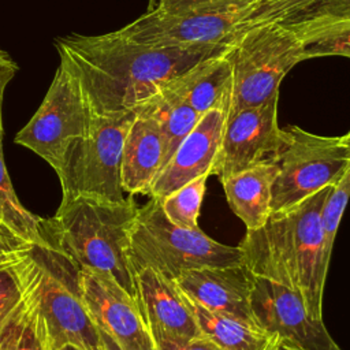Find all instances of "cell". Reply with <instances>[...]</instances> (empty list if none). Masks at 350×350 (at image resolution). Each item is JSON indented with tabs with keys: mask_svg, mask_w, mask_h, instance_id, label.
<instances>
[{
	"mask_svg": "<svg viewBox=\"0 0 350 350\" xmlns=\"http://www.w3.org/2000/svg\"><path fill=\"white\" fill-rule=\"evenodd\" d=\"M250 271L239 264L189 269L175 283L198 305L257 327L250 306Z\"/></svg>",
	"mask_w": 350,
	"mask_h": 350,
	"instance_id": "obj_16",
	"label": "cell"
},
{
	"mask_svg": "<svg viewBox=\"0 0 350 350\" xmlns=\"http://www.w3.org/2000/svg\"><path fill=\"white\" fill-rule=\"evenodd\" d=\"M302 57L345 56L350 59V19L297 34Z\"/></svg>",
	"mask_w": 350,
	"mask_h": 350,
	"instance_id": "obj_26",
	"label": "cell"
},
{
	"mask_svg": "<svg viewBox=\"0 0 350 350\" xmlns=\"http://www.w3.org/2000/svg\"><path fill=\"white\" fill-rule=\"evenodd\" d=\"M206 179V175L198 176L160 200L161 209L170 221L183 228H198Z\"/></svg>",
	"mask_w": 350,
	"mask_h": 350,
	"instance_id": "obj_25",
	"label": "cell"
},
{
	"mask_svg": "<svg viewBox=\"0 0 350 350\" xmlns=\"http://www.w3.org/2000/svg\"><path fill=\"white\" fill-rule=\"evenodd\" d=\"M8 59H11V57L4 51L0 49V60H8Z\"/></svg>",
	"mask_w": 350,
	"mask_h": 350,
	"instance_id": "obj_36",
	"label": "cell"
},
{
	"mask_svg": "<svg viewBox=\"0 0 350 350\" xmlns=\"http://www.w3.org/2000/svg\"><path fill=\"white\" fill-rule=\"evenodd\" d=\"M25 288L19 260L0 264V324L19 302Z\"/></svg>",
	"mask_w": 350,
	"mask_h": 350,
	"instance_id": "obj_28",
	"label": "cell"
},
{
	"mask_svg": "<svg viewBox=\"0 0 350 350\" xmlns=\"http://www.w3.org/2000/svg\"><path fill=\"white\" fill-rule=\"evenodd\" d=\"M278 103L279 92L260 105L227 116L212 175L223 180L260 163L275 161L283 144V129L278 124Z\"/></svg>",
	"mask_w": 350,
	"mask_h": 350,
	"instance_id": "obj_12",
	"label": "cell"
},
{
	"mask_svg": "<svg viewBox=\"0 0 350 350\" xmlns=\"http://www.w3.org/2000/svg\"><path fill=\"white\" fill-rule=\"evenodd\" d=\"M156 350H224L204 335L194 338L185 343H165L157 345Z\"/></svg>",
	"mask_w": 350,
	"mask_h": 350,
	"instance_id": "obj_31",
	"label": "cell"
},
{
	"mask_svg": "<svg viewBox=\"0 0 350 350\" xmlns=\"http://www.w3.org/2000/svg\"><path fill=\"white\" fill-rule=\"evenodd\" d=\"M90 119L92 109L79 77L70 63L60 57L41 105L14 141L33 150L57 174L70 146L86 134Z\"/></svg>",
	"mask_w": 350,
	"mask_h": 350,
	"instance_id": "obj_9",
	"label": "cell"
},
{
	"mask_svg": "<svg viewBox=\"0 0 350 350\" xmlns=\"http://www.w3.org/2000/svg\"><path fill=\"white\" fill-rule=\"evenodd\" d=\"M271 350H304V349H301V347H298L295 345H291V343H288L286 340H276Z\"/></svg>",
	"mask_w": 350,
	"mask_h": 350,
	"instance_id": "obj_34",
	"label": "cell"
},
{
	"mask_svg": "<svg viewBox=\"0 0 350 350\" xmlns=\"http://www.w3.org/2000/svg\"><path fill=\"white\" fill-rule=\"evenodd\" d=\"M137 209L131 196L119 202L74 197L62 201L55 216L42 220V237L79 267L111 276L137 299L130 260V234Z\"/></svg>",
	"mask_w": 350,
	"mask_h": 350,
	"instance_id": "obj_3",
	"label": "cell"
},
{
	"mask_svg": "<svg viewBox=\"0 0 350 350\" xmlns=\"http://www.w3.org/2000/svg\"><path fill=\"white\" fill-rule=\"evenodd\" d=\"M138 108L154 119L161 133L164 141V167L180 142L196 127L201 115H198L190 105L183 103L167 88Z\"/></svg>",
	"mask_w": 350,
	"mask_h": 350,
	"instance_id": "obj_23",
	"label": "cell"
},
{
	"mask_svg": "<svg viewBox=\"0 0 350 350\" xmlns=\"http://www.w3.org/2000/svg\"><path fill=\"white\" fill-rule=\"evenodd\" d=\"M81 286L96 325L123 350H156L139 305L111 276L79 267Z\"/></svg>",
	"mask_w": 350,
	"mask_h": 350,
	"instance_id": "obj_13",
	"label": "cell"
},
{
	"mask_svg": "<svg viewBox=\"0 0 350 350\" xmlns=\"http://www.w3.org/2000/svg\"><path fill=\"white\" fill-rule=\"evenodd\" d=\"M25 288L19 302L0 324V350H52L46 320L36 290L22 269Z\"/></svg>",
	"mask_w": 350,
	"mask_h": 350,
	"instance_id": "obj_21",
	"label": "cell"
},
{
	"mask_svg": "<svg viewBox=\"0 0 350 350\" xmlns=\"http://www.w3.org/2000/svg\"><path fill=\"white\" fill-rule=\"evenodd\" d=\"M60 57L74 68L93 113L109 115L138 108L175 77L227 48L228 41L205 46H154L122 29L98 34L57 37Z\"/></svg>",
	"mask_w": 350,
	"mask_h": 350,
	"instance_id": "obj_1",
	"label": "cell"
},
{
	"mask_svg": "<svg viewBox=\"0 0 350 350\" xmlns=\"http://www.w3.org/2000/svg\"><path fill=\"white\" fill-rule=\"evenodd\" d=\"M137 302L157 345L185 343L201 336L185 294L174 280L152 268L135 271Z\"/></svg>",
	"mask_w": 350,
	"mask_h": 350,
	"instance_id": "obj_14",
	"label": "cell"
},
{
	"mask_svg": "<svg viewBox=\"0 0 350 350\" xmlns=\"http://www.w3.org/2000/svg\"><path fill=\"white\" fill-rule=\"evenodd\" d=\"M252 0H152L149 10L156 7L167 11H216L243 5Z\"/></svg>",
	"mask_w": 350,
	"mask_h": 350,
	"instance_id": "obj_29",
	"label": "cell"
},
{
	"mask_svg": "<svg viewBox=\"0 0 350 350\" xmlns=\"http://www.w3.org/2000/svg\"><path fill=\"white\" fill-rule=\"evenodd\" d=\"M0 224L12 231L19 238L29 243L42 242V219L27 211L12 187L8 176L4 156L3 144L0 138Z\"/></svg>",
	"mask_w": 350,
	"mask_h": 350,
	"instance_id": "obj_24",
	"label": "cell"
},
{
	"mask_svg": "<svg viewBox=\"0 0 350 350\" xmlns=\"http://www.w3.org/2000/svg\"><path fill=\"white\" fill-rule=\"evenodd\" d=\"M346 137L350 142V131L346 134ZM349 198H350V163L345 174L342 175V178L338 180L336 185H334L323 208L324 257L328 264L331 260V253H332L335 237L338 232V227H339L343 211L349 202Z\"/></svg>",
	"mask_w": 350,
	"mask_h": 350,
	"instance_id": "obj_27",
	"label": "cell"
},
{
	"mask_svg": "<svg viewBox=\"0 0 350 350\" xmlns=\"http://www.w3.org/2000/svg\"><path fill=\"white\" fill-rule=\"evenodd\" d=\"M250 306L256 325L275 340L304 350H340L323 320L309 313L302 297L278 282L252 273Z\"/></svg>",
	"mask_w": 350,
	"mask_h": 350,
	"instance_id": "obj_11",
	"label": "cell"
},
{
	"mask_svg": "<svg viewBox=\"0 0 350 350\" xmlns=\"http://www.w3.org/2000/svg\"><path fill=\"white\" fill-rule=\"evenodd\" d=\"M226 49L200 60L165 86L201 116L215 108L230 109L232 72Z\"/></svg>",
	"mask_w": 350,
	"mask_h": 350,
	"instance_id": "obj_19",
	"label": "cell"
},
{
	"mask_svg": "<svg viewBox=\"0 0 350 350\" xmlns=\"http://www.w3.org/2000/svg\"><path fill=\"white\" fill-rule=\"evenodd\" d=\"M135 111L137 116L124 141L120 167L122 187L130 196L149 194L164 163V141L154 119L139 108Z\"/></svg>",
	"mask_w": 350,
	"mask_h": 350,
	"instance_id": "obj_17",
	"label": "cell"
},
{
	"mask_svg": "<svg viewBox=\"0 0 350 350\" xmlns=\"http://www.w3.org/2000/svg\"><path fill=\"white\" fill-rule=\"evenodd\" d=\"M98 328V327H97ZM98 332H100V339H101V346H103V350H123L120 347V345L108 334L105 332L104 329L98 328Z\"/></svg>",
	"mask_w": 350,
	"mask_h": 350,
	"instance_id": "obj_33",
	"label": "cell"
},
{
	"mask_svg": "<svg viewBox=\"0 0 350 350\" xmlns=\"http://www.w3.org/2000/svg\"><path fill=\"white\" fill-rule=\"evenodd\" d=\"M350 19V0H252L242 29L275 23L295 34Z\"/></svg>",
	"mask_w": 350,
	"mask_h": 350,
	"instance_id": "obj_18",
	"label": "cell"
},
{
	"mask_svg": "<svg viewBox=\"0 0 350 350\" xmlns=\"http://www.w3.org/2000/svg\"><path fill=\"white\" fill-rule=\"evenodd\" d=\"M135 116V109L109 115L92 112L86 134L70 146L57 172L62 201L79 196L113 202L126 200L120 178L122 153Z\"/></svg>",
	"mask_w": 350,
	"mask_h": 350,
	"instance_id": "obj_7",
	"label": "cell"
},
{
	"mask_svg": "<svg viewBox=\"0 0 350 350\" xmlns=\"http://www.w3.org/2000/svg\"><path fill=\"white\" fill-rule=\"evenodd\" d=\"M334 185L272 212L256 230H246L238 245L243 265L253 273L278 282L302 297L309 313L323 320V294L328 262L324 257L323 208Z\"/></svg>",
	"mask_w": 350,
	"mask_h": 350,
	"instance_id": "obj_2",
	"label": "cell"
},
{
	"mask_svg": "<svg viewBox=\"0 0 350 350\" xmlns=\"http://www.w3.org/2000/svg\"><path fill=\"white\" fill-rule=\"evenodd\" d=\"M46 320L52 349L66 343L103 350L98 328L83 298L79 265L44 238L21 258Z\"/></svg>",
	"mask_w": 350,
	"mask_h": 350,
	"instance_id": "obj_4",
	"label": "cell"
},
{
	"mask_svg": "<svg viewBox=\"0 0 350 350\" xmlns=\"http://www.w3.org/2000/svg\"><path fill=\"white\" fill-rule=\"evenodd\" d=\"M228 111L215 108L204 113L186 135L150 187V197L164 198L180 186L202 175H212Z\"/></svg>",
	"mask_w": 350,
	"mask_h": 350,
	"instance_id": "obj_15",
	"label": "cell"
},
{
	"mask_svg": "<svg viewBox=\"0 0 350 350\" xmlns=\"http://www.w3.org/2000/svg\"><path fill=\"white\" fill-rule=\"evenodd\" d=\"M186 299L201 334L224 350H271L276 342L254 325L212 312L187 297Z\"/></svg>",
	"mask_w": 350,
	"mask_h": 350,
	"instance_id": "obj_22",
	"label": "cell"
},
{
	"mask_svg": "<svg viewBox=\"0 0 350 350\" xmlns=\"http://www.w3.org/2000/svg\"><path fill=\"white\" fill-rule=\"evenodd\" d=\"M18 66L12 59L0 60V138H3V123H1V104H3V94L7 85L14 78Z\"/></svg>",
	"mask_w": 350,
	"mask_h": 350,
	"instance_id": "obj_32",
	"label": "cell"
},
{
	"mask_svg": "<svg viewBox=\"0 0 350 350\" xmlns=\"http://www.w3.org/2000/svg\"><path fill=\"white\" fill-rule=\"evenodd\" d=\"M0 227H3V224H0Z\"/></svg>",
	"mask_w": 350,
	"mask_h": 350,
	"instance_id": "obj_37",
	"label": "cell"
},
{
	"mask_svg": "<svg viewBox=\"0 0 350 350\" xmlns=\"http://www.w3.org/2000/svg\"><path fill=\"white\" fill-rule=\"evenodd\" d=\"M276 175V161H264L220 180L231 211L246 230L260 228L269 217Z\"/></svg>",
	"mask_w": 350,
	"mask_h": 350,
	"instance_id": "obj_20",
	"label": "cell"
},
{
	"mask_svg": "<svg viewBox=\"0 0 350 350\" xmlns=\"http://www.w3.org/2000/svg\"><path fill=\"white\" fill-rule=\"evenodd\" d=\"M130 260L134 272L152 268L174 282L189 269L243 264L239 246L220 243L200 227L190 230L174 224L154 197L137 209L130 234Z\"/></svg>",
	"mask_w": 350,
	"mask_h": 350,
	"instance_id": "obj_5",
	"label": "cell"
},
{
	"mask_svg": "<svg viewBox=\"0 0 350 350\" xmlns=\"http://www.w3.org/2000/svg\"><path fill=\"white\" fill-rule=\"evenodd\" d=\"M150 1H152V0H149V3H150Z\"/></svg>",
	"mask_w": 350,
	"mask_h": 350,
	"instance_id": "obj_38",
	"label": "cell"
},
{
	"mask_svg": "<svg viewBox=\"0 0 350 350\" xmlns=\"http://www.w3.org/2000/svg\"><path fill=\"white\" fill-rule=\"evenodd\" d=\"M52 350H82L81 347L75 346V345H71V343H66L63 346H59V347H55Z\"/></svg>",
	"mask_w": 350,
	"mask_h": 350,
	"instance_id": "obj_35",
	"label": "cell"
},
{
	"mask_svg": "<svg viewBox=\"0 0 350 350\" xmlns=\"http://www.w3.org/2000/svg\"><path fill=\"white\" fill-rule=\"evenodd\" d=\"M275 161L278 175L272 186L271 213L336 185L350 163V142L346 135L323 137L290 126L283 129V144Z\"/></svg>",
	"mask_w": 350,
	"mask_h": 350,
	"instance_id": "obj_8",
	"label": "cell"
},
{
	"mask_svg": "<svg viewBox=\"0 0 350 350\" xmlns=\"http://www.w3.org/2000/svg\"><path fill=\"white\" fill-rule=\"evenodd\" d=\"M247 4L216 11H167L156 7L122 30L129 37L154 46L224 44L241 31Z\"/></svg>",
	"mask_w": 350,
	"mask_h": 350,
	"instance_id": "obj_10",
	"label": "cell"
},
{
	"mask_svg": "<svg viewBox=\"0 0 350 350\" xmlns=\"http://www.w3.org/2000/svg\"><path fill=\"white\" fill-rule=\"evenodd\" d=\"M232 72V93L227 116L265 103L284 75L304 60L299 37L275 23L242 29L226 49Z\"/></svg>",
	"mask_w": 350,
	"mask_h": 350,
	"instance_id": "obj_6",
	"label": "cell"
},
{
	"mask_svg": "<svg viewBox=\"0 0 350 350\" xmlns=\"http://www.w3.org/2000/svg\"><path fill=\"white\" fill-rule=\"evenodd\" d=\"M33 243L15 235L12 231L0 227V264H7L21 260Z\"/></svg>",
	"mask_w": 350,
	"mask_h": 350,
	"instance_id": "obj_30",
	"label": "cell"
}]
</instances>
